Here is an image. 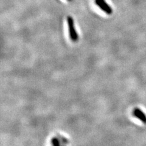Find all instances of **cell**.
<instances>
[{"label": "cell", "mask_w": 146, "mask_h": 146, "mask_svg": "<svg viewBox=\"0 0 146 146\" xmlns=\"http://www.w3.org/2000/svg\"><path fill=\"white\" fill-rule=\"evenodd\" d=\"M51 144L53 145H60L61 144L60 140L57 138H53L51 139Z\"/></svg>", "instance_id": "277c9868"}, {"label": "cell", "mask_w": 146, "mask_h": 146, "mask_svg": "<svg viewBox=\"0 0 146 146\" xmlns=\"http://www.w3.org/2000/svg\"><path fill=\"white\" fill-rule=\"evenodd\" d=\"M133 115L135 117L138 119L139 121L144 123V124H146V115L141 109L138 108L134 109Z\"/></svg>", "instance_id": "3957f363"}, {"label": "cell", "mask_w": 146, "mask_h": 146, "mask_svg": "<svg viewBox=\"0 0 146 146\" xmlns=\"http://www.w3.org/2000/svg\"><path fill=\"white\" fill-rule=\"evenodd\" d=\"M58 136V138H59V139L60 140V141L61 142H62V143L63 144H67L68 143V140L66 139V138H63V136H60V135H57Z\"/></svg>", "instance_id": "5b68a950"}, {"label": "cell", "mask_w": 146, "mask_h": 146, "mask_svg": "<svg viewBox=\"0 0 146 146\" xmlns=\"http://www.w3.org/2000/svg\"><path fill=\"white\" fill-rule=\"evenodd\" d=\"M67 23L68 26V29H69L70 38L72 42H76L78 40L79 36L77 35L76 31L74 20H73V18L69 16L67 17Z\"/></svg>", "instance_id": "6da1fadb"}, {"label": "cell", "mask_w": 146, "mask_h": 146, "mask_svg": "<svg viewBox=\"0 0 146 146\" xmlns=\"http://www.w3.org/2000/svg\"><path fill=\"white\" fill-rule=\"evenodd\" d=\"M95 3L101 10L108 15L113 13V9L106 2V0H95Z\"/></svg>", "instance_id": "7a4b0ae2"}]
</instances>
